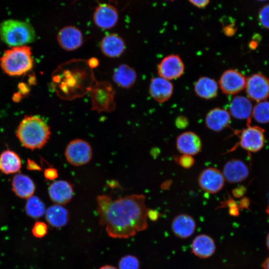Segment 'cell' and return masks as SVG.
Wrapping results in <instances>:
<instances>
[{
    "label": "cell",
    "instance_id": "cell-1",
    "mask_svg": "<svg viewBox=\"0 0 269 269\" xmlns=\"http://www.w3.org/2000/svg\"><path fill=\"white\" fill-rule=\"evenodd\" d=\"M99 224L113 238L128 239L148 227L145 197L132 194L113 200L107 195L97 196Z\"/></svg>",
    "mask_w": 269,
    "mask_h": 269
},
{
    "label": "cell",
    "instance_id": "cell-2",
    "mask_svg": "<svg viewBox=\"0 0 269 269\" xmlns=\"http://www.w3.org/2000/svg\"><path fill=\"white\" fill-rule=\"evenodd\" d=\"M51 134L48 124L37 115L26 116L18 125L16 135L24 147L34 150L43 147Z\"/></svg>",
    "mask_w": 269,
    "mask_h": 269
},
{
    "label": "cell",
    "instance_id": "cell-3",
    "mask_svg": "<svg viewBox=\"0 0 269 269\" xmlns=\"http://www.w3.org/2000/svg\"><path fill=\"white\" fill-rule=\"evenodd\" d=\"M33 63L31 49L27 45L12 47L0 58L1 68L10 76L26 74L32 70Z\"/></svg>",
    "mask_w": 269,
    "mask_h": 269
},
{
    "label": "cell",
    "instance_id": "cell-4",
    "mask_svg": "<svg viewBox=\"0 0 269 269\" xmlns=\"http://www.w3.org/2000/svg\"><path fill=\"white\" fill-rule=\"evenodd\" d=\"M0 38L11 47L20 46L33 42L36 33L29 22L8 19L0 23Z\"/></svg>",
    "mask_w": 269,
    "mask_h": 269
},
{
    "label": "cell",
    "instance_id": "cell-5",
    "mask_svg": "<svg viewBox=\"0 0 269 269\" xmlns=\"http://www.w3.org/2000/svg\"><path fill=\"white\" fill-rule=\"evenodd\" d=\"M92 110L98 113L111 112L116 108L114 100L115 91L107 81L96 82L89 90Z\"/></svg>",
    "mask_w": 269,
    "mask_h": 269
},
{
    "label": "cell",
    "instance_id": "cell-6",
    "mask_svg": "<svg viewBox=\"0 0 269 269\" xmlns=\"http://www.w3.org/2000/svg\"><path fill=\"white\" fill-rule=\"evenodd\" d=\"M65 156L71 165L81 166L90 162L92 157V149L86 141L80 138L75 139L67 145Z\"/></svg>",
    "mask_w": 269,
    "mask_h": 269
},
{
    "label": "cell",
    "instance_id": "cell-7",
    "mask_svg": "<svg viewBox=\"0 0 269 269\" xmlns=\"http://www.w3.org/2000/svg\"><path fill=\"white\" fill-rule=\"evenodd\" d=\"M245 88L250 99L264 101L269 97V79L260 73L253 74L246 80Z\"/></svg>",
    "mask_w": 269,
    "mask_h": 269
},
{
    "label": "cell",
    "instance_id": "cell-8",
    "mask_svg": "<svg viewBox=\"0 0 269 269\" xmlns=\"http://www.w3.org/2000/svg\"><path fill=\"white\" fill-rule=\"evenodd\" d=\"M225 182L222 172L214 167H208L203 170L198 177L200 188L210 194L219 192L224 187Z\"/></svg>",
    "mask_w": 269,
    "mask_h": 269
},
{
    "label": "cell",
    "instance_id": "cell-9",
    "mask_svg": "<svg viewBox=\"0 0 269 269\" xmlns=\"http://www.w3.org/2000/svg\"><path fill=\"white\" fill-rule=\"evenodd\" d=\"M246 79L239 71L235 69L225 71L220 76L218 85L223 93L235 95L245 88Z\"/></svg>",
    "mask_w": 269,
    "mask_h": 269
},
{
    "label": "cell",
    "instance_id": "cell-10",
    "mask_svg": "<svg viewBox=\"0 0 269 269\" xmlns=\"http://www.w3.org/2000/svg\"><path fill=\"white\" fill-rule=\"evenodd\" d=\"M184 71L183 61L176 54H170L165 56L157 66L159 76L169 81L179 78Z\"/></svg>",
    "mask_w": 269,
    "mask_h": 269
},
{
    "label": "cell",
    "instance_id": "cell-11",
    "mask_svg": "<svg viewBox=\"0 0 269 269\" xmlns=\"http://www.w3.org/2000/svg\"><path fill=\"white\" fill-rule=\"evenodd\" d=\"M264 142V130L258 126H248L242 132L240 136V146L250 152L260 150Z\"/></svg>",
    "mask_w": 269,
    "mask_h": 269
},
{
    "label": "cell",
    "instance_id": "cell-12",
    "mask_svg": "<svg viewBox=\"0 0 269 269\" xmlns=\"http://www.w3.org/2000/svg\"><path fill=\"white\" fill-rule=\"evenodd\" d=\"M118 20L119 13L117 9L113 5L108 3L99 4L93 14L94 23L101 29L113 28L117 24Z\"/></svg>",
    "mask_w": 269,
    "mask_h": 269
},
{
    "label": "cell",
    "instance_id": "cell-13",
    "mask_svg": "<svg viewBox=\"0 0 269 269\" xmlns=\"http://www.w3.org/2000/svg\"><path fill=\"white\" fill-rule=\"evenodd\" d=\"M57 39L60 46L68 51L78 49L83 42L81 31L78 28L72 25L62 28L57 34Z\"/></svg>",
    "mask_w": 269,
    "mask_h": 269
},
{
    "label": "cell",
    "instance_id": "cell-14",
    "mask_svg": "<svg viewBox=\"0 0 269 269\" xmlns=\"http://www.w3.org/2000/svg\"><path fill=\"white\" fill-rule=\"evenodd\" d=\"M176 146L178 151L182 154L193 156L200 152L202 144L198 134L193 132L188 131L177 136Z\"/></svg>",
    "mask_w": 269,
    "mask_h": 269
},
{
    "label": "cell",
    "instance_id": "cell-15",
    "mask_svg": "<svg viewBox=\"0 0 269 269\" xmlns=\"http://www.w3.org/2000/svg\"><path fill=\"white\" fill-rule=\"evenodd\" d=\"M50 199L59 205L69 203L73 195V186L68 181L57 180L50 184L48 189Z\"/></svg>",
    "mask_w": 269,
    "mask_h": 269
},
{
    "label": "cell",
    "instance_id": "cell-16",
    "mask_svg": "<svg viewBox=\"0 0 269 269\" xmlns=\"http://www.w3.org/2000/svg\"><path fill=\"white\" fill-rule=\"evenodd\" d=\"M222 173L229 183H234L244 180L249 175V169L242 160L232 159L226 162Z\"/></svg>",
    "mask_w": 269,
    "mask_h": 269
},
{
    "label": "cell",
    "instance_id": "cell-17",
    "mask_svg": "<svg viewBox=\"0 0 269 269\" xmlns=\"http://www.w3.org/2000/svg\"><path fill=\"white\" fill-rule=\"evenodd\" d=\"M173 92V86L169 80L161 77L151 79L149 92L151 98L155 101L162 103L168 100Z\"/></svg>",
    "mask_w": 269,
    "mask_h": 269
},
{
    "label": "cell",
    "instance_id": "cell-18",
    "mask_svg": "<svg viewBox=\"0 0 269 269\" xmlns=\"http://www.w3.org/2000/svg\"><path fill=\"white\" fill-rule=\"evenodd\" d=\"M171 230L173 234L181 239H187L194 233L196 224L194 218L186 214L176 216L171 223Z\"/></svg>",
    "mask_w": 269,
    "mask_h": 269
},
{
    "label": "cell",
    "instance_id": "cell-19",
    "mask_svg": "<svg viewBox=\"0 0 269 269\" xmlns=\"http://www.w3.org/2000/svg\"><path fill=\"white\" fill-rule=\"evenodd\" d=\"M205 121L208 129L219 132L229 126L231 122V115L229 111L216 107L207 113Z\"/></svg>",
    "mask_w": 269,
    "mask_h": 269
},
{
    "label": "cell",
    "instance_id": "cell-20",
    "mask_svg": "<svg viewBox=\"0 0 269 269\" xmlns=\"http://www.w3.org/2000/svg\"><path fill=\"white\" fill-rule=\"evenodd\" d=\"M100 49L105 56L115 58L121 56L125 49V43L118 34L111 33L106 35L100 43Z\"/></svg>",
    "mask_w": 269,
    "mask_h": 269
},
{
    "label": "cell",
    "instance_id": "cell-21",
    "mask_svg": "<svg viewBox=\"0 0 269 269\" xmlns=\"http://www.w3.org/2000/svg\"><path fill=\"white\" fill-rule=\"evenodd\" d=\"M216 251L214 240L210 236L206 234L197 236L191 244V252L200 259H207L211 257Z\"/></svg>",
    "mask_w": 269,
    "mask_h": 269
},
{
    "label": "cell",
    "instance_id": "cell-22",
    "mask_svg": "<svg viewBox=\"0 0 269 269\" xmlns=\"http://www.w3.org/2000/svg\"><path fill=\"white\" fill-rule=\"evenodd\" d=\"M253 107L250 100L243 96H237L231 101L229 113L239 120H248L252 115Z\"/></svg>",
    "mask_w": 269,
    "mask_h": 269
},
{
    "label": "cell",
    "instance_id": "cell-23",
    "mask_svg": "<svg viewBox=\"0 0 269 269\" xmlns=\"http://www.w3.org/2000/svg\"><path fill=\"white\" fill-rule=\"evenodd\" d=\"M12 190L18 197L28 199L35 191V186L32 179L27 175L18 173L14 176L11 182Z\"/></svg>",
    "mask_w": 269,
    "mask_h": 269
},
{
    "label": "cell",
    "instance_id": "cell-24",
    "mask_svg": "<svg viewBox=\"0 0 269 269\" xmlns=\"http://www.w3.org/2000/svg\"><path fill=\"white\" fill-rule=\"evenodd\" d=\"M196 95L200 98L209 100L216 97L218 83L213 78L207 76L200 77L194 84Z\"/></svg>",
    "mask_w": 269,
    "mask_h": 269
},
{
    "label": "cell",
    "instance_id": "cell-25",
    "mask_svg": "<svg viewBox=\"0 0 269 269\" xmlns=\"http://www.w3.org/2000/svg\"><path fill=\"white\" fill-rule=\"evenodd\" d=\"M113 79L119 87L129 88L134 85L136 81V73L132 67L122 64L115 70Z\"/></svg>",
    "mask_w": 269,
    "mask_h": 269
},
{
    "label": "cell",
    "instance_id": "cell-26",
    "mask_svg": "<svg viewBox=\"0 0 269 269\" xmlns=\"http://www.w3.org/2000/svg\"><path fill=\"white\" fill-rule=\"evenodd\" d=\"M21 161L19 155L7 149L0 154V172L5 174L17 173L21 168Z\"/></svg>",
    "mask_w": 269,
    "mask_h": 269
},
{
    "label": "cell",
    "instance_id": "cell-27",
    "mask_svg": "<svg viewBox=\"0 0 269 269\" xmlns=\"http://www.w3.org/2000/svg\"><path fill=\"white\" fill-rule=\"evenodd\" d=\"M45 218L52 226L61 228L67 224L69 214L65 208L60 205L55 204L50 206L46 210Z\"/></svg>",
    "mask_w": 269,
    "mask_h": 269
},
{
    "label": "cell",
    "instance_id": "cell-28",
    "mask_svg": "<svg viewBox=\"0 0 269 269\" xmlns=\"http://www.w3.org/2000/svg\"><path fill=\"white\" fill-rule=\"evenodd\" d=\"M27 215L33 218H38L45 213L44 203L37 196H32L26 203L25 207Z\"/></svg>",
    "mask_w": 269,
    "mask_h": 269
},
{
    "label": "cell",
    "instance_id": "cell-29",
    "mask_svg": "<svg viewBox=\"0 0 269 269\" xmlns=\"http://www.w3.org/2000/svg\"><path fill=\"white\" fill-rule=\"evenodd\" d=\"M255 120L261 124L269 123V102H259L253 109L252 115Z\"/></svg>",
    "mask_w": 269,
    "mask_h": 269
},
{
    "label": "cell",
    "instance_id": "cell-30",
    "mask_svg": "<svg viewBox=\"0 0 269 269\" xmlns=\"http://www.w3.org/2000/svg\"><path fill=\"white\" fill-rule=\"evenodd\" d=\"M138 259L133 255H127L122 257L119 262V269H139Z\"/></svg>",
    "mask_w": 269,
    "mask_h": 269
},
{
    "label": "cell",
    "instance_id": "cell-31",
    "mask_svg": "<svg viewBox=\"0 0 269 269\" xmlns=\"http://www.w3.org/2000/svg\"><path fill=\"white\" fill-rule=\"evenodd\" d=\"M258 19L263 27L269 29V3L264 4L260 8Z\"/></svg>",
    "mask_w": 269,
    "mask_h": 269
},
{
    "label": "cell",
    "instance_id": "cell-32",
    "mask_svg": "<svg viewBox=\"0 0 269 269\" xmlns=\"http://www.w3.org/2000/svg\"><path fill=\"white\" fill-rule=\"evenodd\" d=\"M47 225L43 222H36L32 229V233L36 238L44 237L47 233Z\"/></svg>",
    "mask_w": 269,
    "mask_h": 269
},
{
    "label": "cell",
    "instance_id": "cell-33",
    "mask_svg": "<svg viewBox=\"0 0 269 269\" xmlns=\"http://www.w3.org/2000/svg\"><path fill=\"white\" fill-rule=\"evenodd\" d=\"M178 164L185 169L190 168L194 164L195 160L191 155L182 154L177 159Z\"/></svg>",
    "mask_w": 269,
    "mask_h": 269
},
{
    "label": "cell",
    "instance_id": "cell-34",
    "mask_svg": "<svg viewBox=\"0 0 269 269\" xmlns=\"http://www.w3.org/2000/svg\"><path fill=\"white\" fill-rule=\"evenodd\" d=\"M57 170L53 167H48L46 168L44 171L45 178L49 180L55 179L58 177Z\"/></svg>",
    "mask_w": 269,
    "mask_h": 269
},
{
    "label": "cell",
    "instance_id": "cell-35",
    "mask_svg": "<svg viewBox=\"0 0 269 269\" xmlns=\"http://www.w3.org/2000/svg\"><path fill=\"white\" fill-rule=\"evenodd\" d=\"M26 168L30 170L40 171L41 170V168L36 162L30 159H27Z\"/></svg>",
    "mask_w": 269,
    "mask_h": 269
},
{
    "label": "cell",
    "instance_id": "cell-36",
    "mask_svg": "<svg viewBox=\"0 0 269 269\" xmlns=\"http://www.w3.org/2000/svg\"><path fill=\"white\" fill-rule=\"evenodd\" d=\"M194 6L199 8H203L207 5L210 0H189Z\"/></svg>",
    "mask_w": 269,
    "mask_h": 269
},
{
    "label": "cell",
    "instance_id": "cell-37",
    "mask_svg": "<svg viewBox=\"0 0 269 269\" xmlns=\"http://www.w3.org/2000/svg\"><path fill=\"white\" fill-rule=\"evenodd\" d=\"M159 217V214L156 211L148 209L147 212V217L151 221H156Z\"/></svg>",
    "mask_w": 269,
    "mask_h": 269
},
{
    "label": "cell",
    "instance_id": "cell-38",
    "mask_svg": "<svg viewBox=\"0 0 269 269\" xmlns=\"http://www.w3.org/2000/svg\"><path fill=\"white\" fill-rule=\"evenodd\" d=\"M87 63L89 66L91 68H94L97 67L99 64V62L98 59L95 57L90 58Z\"/></svg>",
    "mask_w": 269,
    "mask_h": 269
},
{
    "label": "cell",
    "instance_id": "cell-39",
    "mask_svg": "<svg viewBox=\"0 0 269 269\" xmlns=\"http://www.w3.org/2000/svg\"><path fill=\"white\" fill-rule=\"evenodd\" d=\"M263 266L264 269H269V258L265 260Z\"/></svg>",
    "mask_w": 269,
    "mask_h": 269
},
{
    "label": "cell",
    "instance_id": "cell-40",
    "mask_svg": "<svg viewBox=\"0 0 269 269\" xmlns=\"http://www.w3.org/2000/svg\"><path fill=\"white\" fill-rule=\"evenodd\" d=\"M99 269H118L113 266L106 265V266H104L101 267Z\"/></svg>",
    "mask_w": 269,
    "mask_h": 269
},
{
    "label": "cell",
    "instance_id": "cell-41",
    "mask_svg": "<svg viewBox=\"0 0 269 269\" xmlns=\"http://www.w3.org/2000/svg\"><path fill=\"white\" fill-rule=\"evenodd\" d=\"M267 245L268 249H269V233L268 234L267 238Z\"/></svg>",
    "mask_w": 269,
    "mask_h": 269
},
{
    "label": "cell",
    "instance_id": "cell-42",
    "mask_svg": "<svg viewBox=\"0 0 269 269\" xmlns=\"http://www.w3.org/2000/svg\"><path fill=\"white\" fill-rule=\"evenodd\" d=\"M256 0L258 1H266L268 0Z\"/></svg>",
    "mask_w": 269,
    "mask_h": 269
},
{
    "label": "cell",
    "instance_id": "cell-43",
    "mask_svg": "<svg viewBox=\"0 0 269 269\" xmlns=\"http://www.w3.org/2000/svg\"><path fill=\"white\" fill-rule=\"evenodd\" d=\"M267 212L269 214V207L268 208Z\"/></svg>",
    "mask_w": 269,
    "mask_h": 269
},
{
    "label": "cell",
    "instance_id": "cell-44",
    "mask_svg": "<svg viewBox=\"0 0 269 269\" xmlns=\"http://www.w3.org/2000/svg\"></svg>",
    "mask_w": 269,
    "mask_h": 269
}]
</instances>
